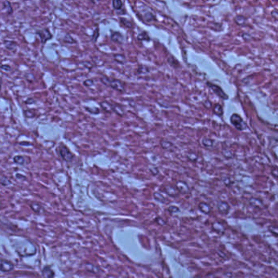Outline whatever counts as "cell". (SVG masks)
Listing matches in <instances>:
<instances>
[{
  "instance_id": "obj_1",
  "label": "cell",
  "mask_w": 278,
  "mask_h": 278,
  "mask_svg": "<svg viewBox=\"0 0 278 278\" xmlns=\"http://www.w3.org/2000/svg\"><path fill=\"white\" fill-rule=\"evenodd\" d=\"M100 81L103 84L111 88L112 89L115 90L117 92H121V93L126 92V84L121 80L114 79V78H108L106 76H104L100 78Z\"/></svg>"
},
{
  "instance_id": "obj_2",
  "label": "cell",
  "mask_w": 278,
  "mask_h": 278,
  "mask_svg": "<svg viewBox=\"0 0 278 278\" xmlns=\"http://www.w3.org/2000/svg\"><path fill=\"white\" fill-rule=\"evenodd\" d=\"M56 150L58 154L60 156V158L67 162H70L74 158V155L69 151V149L66 146H64L62 144L57 147Z\"/></svg>"
},
{
  "instance_id": "obj_3",
  "label": "cell",
  "mask_w": 278,
  "mask_h": 278,
  "mask_svg": "<svg viewBox=\"0 0 278 278\" xmlns=\"http://www.w3.org/2000/svg\"><path fill=\"white\" fill-rule=\"evenodd\" d=\"M230 122L232 124V126H233L236 129H237L238 131H243V130H245L246 127V123L243 121L242 118L238 114L234 113V114H232V115L231 116Z\"/></svg>"
},
{
  "instance_id": "obj_4",
  "label": "cell",
  "mask_w": 278,
  "mask_h": 278,
  "mask_svg": "<svg viewBox=\"0 0 278 278\" xmlns=\"http://www.w3.org/2000/svg\"><path fill=\"white\" fill-rule=\"evenodd\" d=\"M36 34H37V35L39 36V38L40 40H41L42 43H45L46 42H48V41H49L50 39H52V37H53L52 34H51L50 30L47 28L38 30Z\"/></svg>"
},
{
  "instance_id": "obj_5",
  "label": "cell",
  "mask_w": 278,
  "mask_h": 278,
  "mask_svg": "<svg viewBox=\"0 0 278 278\" xmlns=\"http://www.w3.org/2000/svg\"><path fill=\"white\" fill-rule=\"evenodd\" d=\"M207 86L211 88V90L214 92V93H215L216 95H218V97H220V98H222V99H227L228 98V95L224 93V92L223 91L222 88H220V87H218V86L215 85V84L211 83H207Z\"/></svg>"
},
{
  "instance_id": "obj_6",
  "label": "cell",
  "mask_w": 278,
  "mask_h": 278,
  "mask_svg": "<svg viewBox=\"0 0 278 278\" xmlns=\"http://www.w3.org/2000/svg\"><path fill=\"white\" fill-rule=\"evenodd\" d=\"M14 268V264L12 262L5 260L4 258L1 259V265H0V269L2 272H10Z\"/></svg>"
},
{
  "instance_id": "obj_7",
  "label": "cell",
  "mask_w": 278,
  "mask_h": 278,
  "mask_svg": "<svg viewBox=\"0 0 278 278\" xmlns=\"http://www.w3.org/2000/svg\"><path fill=\"white\" fill-rule=\"evenodd\" d=\"M217 210L218 211L219 213L223 214V215H226L228 213V211L230 210V207L229 205L225 202H223V201H219L218 202H217Z\"/></svg>"
},
{
  "instance_id": "obj_8",
  "label": "cell",
  "mask_w": 278,
  "mask_h": 278,
  "mask_svg": "<svg viewBox=\"0 0 278 278\" xmlns=\"http://www.w3.org/2000/svg\"><path fill=\"white\" fill-rule=\"evenodd\" d=\"M110 39L112 41L118 43H123L124 40L123 35L120 33V32H112L111 34H110Z\"/></svg>"
},
{
  "instance_id": "obj_9",
  "label": "cell",
  "mask_w": 278,
  "mask_h": 278,
  "mask_svg": "<svg viewBox=\"0 0 278 278\" xmlns=\"http://www.w3.org/2000/svg\"><path fill=\"white\" fill-rule=\"evenodd\" d=\"M176 188H177V189L179 190V193H189V188L188 186V184H187L185 182H183V181H178L177 183H176Z\"/></svg>"
},
{
  "instance_id": "obj_10",
  "label": "cell",
  "mask_w": 278,
  "mask_h": 278,
  "mask_svg": "<svg viewBox=\"0 0 278 278\" xmlns=\"http://www.w3.org/2000/svg\"><path fill=\"white\" fill-rule=\"evenodd\" d=\"M249 203L251 207L256 208V209H263V204L262 201L258 198H254V197L250 198L249 200Z\"/></svg>"
},
{
  "instance_id": "obj_11",
  "label": "cell",
  "mask_w": 278,
  "mask_h": 278,
  "mask_svg": "<svg viewBox=\"0 0 278 278\" xmlns=\"http://www.w3.org/2000/svg\"><path fill=\"white\" fill-rule=\"evenodd\" d=\"M4 44L5 48H7L8 51H11V52H15L16 48H17V44L16 42L12 41V40H4Z\"/></svg>"
},
{
  "instance_id": "obj_12",
  "label": "cell",
  "mask_w": 278,
  "mask_h": 278,
  "mask_svg": "<svg viewBox=\"0 0 278 278\" xmlns=\"http://www.w3.org/2000/svg\"><path fill=\"white\" fill-rule=\"evenodd\" d=\"M99 105H100V108L103 109V111L109 113H110L113 112V104L104 100V101L99 103Z\"/></svg>"
},
{
  "instance_id": "obj_13",
  "label": "cell",
  "mask_w": 278,
  "mask_h": 278,
  "mask_svg": "<svg viewBox=\"0 0 278 278\" xmlns=\"http://www.w3.org/2000/svg\"><path fill=\"white\" fill-rule=\"evenodd\" d=\"M165 191L167 194L170 195L171 197H176L177 195L179 194V190L177 189V188L175 187L171 186V185H168V186L165 187Z\"/></svg>"
},
{
  "instance_id": "obj_14",
  "label": "cell",
  "mask_w": 278,
  "mask_h": 278,
  "mask_svg": "<svg viewBox=\"0 0 278 278\" xmlns=\"http://www.w3.org/2000/svg\"><path fill=\"white\" fill-rule=\"evenodd\" d=\"M198 208L200 211H202L204 214H207L209 215L211 212V208L209 206V204H207L206 202H200L198 205Z\"/></svg>"
},
{
  "instance_id": "obj_15",
  "label": "cell",
  "mask_w": 278,
  "mask_h": 278,
  "mask_svg": "<svg viewBox=\"0 0 278 278\" xmlns=\"http://www.w3.org/2000/svg\"><path fill=\"white\" fill-rule=\"evenodd\" d=\"M212 228H213L216 232L219 233V234H223V233L225 232L224 226L221 223H219V222L213 223V224H212Z\"/></svg>"
},
{
  "instance_id": "obj_16",
  "label": "cell",
  "mask_w": 278,
  "mask_h": 278,
  "mask_svg": "<svg viewBox=\"0 0 278 278\" xmlns=\"http://www.w3.org/2000/svg\"><path fill=\"white\" fill-rule=\"evenodd\" d=\"M160 144H161V146H162L163 149L168 150V151L173 149V148H174L173 143H171V142L168 141V140H166V139H162L161 142H160Z\"/></svg>"
},
{
  "instance_id": "obj_17",
  "label": "cell",
  "mask_w": 278,
  "mask_h": 278,
  "mask_svg": "<svg viewBox=\"0 0 278 278\" xmlns=\"http://www.w3.org/2000/svg\"><path fill=\"white\" fill-rule=\"evenodd\" d=\"M113 112L115 113L117 115L120 116V117H123V116H124V114H125L124 109L119 104H113Z\"/></svg>"
},
{
  "instance_id": "obj_18",
  "label": "cell",
  "mask_w": 278,
  "mask_h": 278,
  "mask_svg": "<svg viewBox=\"0 0 278 278\" xmlns=\"http://www.w3.org/2000/svg\"><path fill=\"white\" fill-rule=\"evenodd\" d=\"M43 275L45 278H53L55 273L50 267L47 266L45 267L43 270Z\"/></svg>"
},
{
  "instance_id": "obj_19",
  "label": "cell",
  "mask_w": 278,
  "mask_h": 278,
  "mask_svg": "<svg viewBox=\"0 0 278 278\" xmlns=\"http://www.w3.org/2000/svg\"><path fill=\"white\" fill-rule=\"evenodd\" d=\"M214 140L211 139H209V138H207V137H204L202 139V144L203 146L205 148H211L214 146Z\"/></svg>"
},
{
  "instance_id": "obj_20",
  "label": "cell",
  "mask_w": 278,
  "mask_h": 278,
  "mask_svg": "<svg viewBox=\"0 0 278 278\" xmlns=\"http://www.w3.org/2000/svg\"><path fill=\"white\" fill-rule=\"evenodd\" d=\"M30 207H31L32 210L34 211L36 214H42V213L44 211L43 208V207L40 205L39 203H37V202L32 203Z\"/></svg>"
},
{
  "instance_id": "obj_21",
  "label": "cell",
  "mask_w": 278,
  "mask_h": 278,
  "mask_svg": "<svg viewBox=\"0 0 278 278\" xmlns=\"http://www.w3.org/2000/svg\"><path fill=\"white\" fill-rule=\"evenodd\" d=\"M2 4H3V9L6 11V12L8 13V15H12V13H13V8H12L10 2H8V1H4Z\"/></svg>"
},
{
  "instance_id": "obj_22",
  "label": "cell",
  "mask_w": 278,
  "mask_h": 278,
  "mask_svg": "<svg viewBox=\"0 0 278 278\" xmlns=\"http://www.w3.org/2000/svg\"><path fill=\"white\" fill-rule=\"evenodd\" d=\"M150 71V69L147 67V66H144V65H140L138 67V69H136L135 74H148Z\"/></svg>"
},
{
  "instance_id": "obj_23",
  "label": "cell",
  "mask_w": 278,
  "mask_h": 278,
  "mask_svg": "<svg viewBox=\"0 0 278 278\" xmlns=\"http://www.w3.org/2000/svg\"><path fill=\"white\" fill-rule=\"evenodd\" d=\"M113 59L115 61H117L118 63L120 64H124L127 62V59H126V56L123 55V54H115L113 56Z\"/></svg>"
},
{
  "instance_id": "obj_24",
  "label": "cell",
  "mask_w": 278,
  "mask_h": 278,
  "mask_svg": "<svg viewBox=\"0 0 278 278\" xmlns=\"http://www.w3.org/2000/svg\"><path fill=\"white\" fill-rule=\"evenodd\" d=\"M63 41L64 43H66L68 44H75L77 43V41H76L73 37H72L69 34H66L64 37Z\"/></svg>"
},
{
  "instance_id": "obj_25",
  "label": "cell",
  "mask_w": 278,
  "mask_h": 278,
  "mask_svg": "<svg viewBox=\"0 0 278 278\" xmlns=\"http://www.w3.org/2000/svg\"><path fill=\"white\" fill-rule=\"evenodd\" d=\"M222 181H223V183H224V184L228 187H231L232 184H233V183H234V181H233L232 178H231V177H229V176H227V175L226 176H223Z\"/></svg>"
},
{
  "instance_id": "obj_26",
  "label": "cell",
  "mask_w": 278,
  "mask_h": 278,
  "mask_svg": "<svg viewBox=\"0 0 278 278\" xmlns=\"http://www.w3.org/2000/svg\"><path fill=\"white\" fill-rule=\"evenodd\" d=\"M13 161H14V162L16 163V164H18V165H24L25 162V159L23 156H21V155H16L14 157V158H13Z\"/></svg>"
},
{
  "instance_id": "obj_27",
  "label": "cell",
  "mask_w": 278,
  "mask_h": 278,
  "mask_svg": "<svg viewBox=\"0 0 278 278\" xmlns=\"http://www.w3.org/2000/svg\"><path fill=\"white\" fill-rule=\"evenodd\" d=\"M113 8L115 9L116 11H118L121 8H123V3L120 0H113Z\"/></svg>"
},
{
  "instance_id": "obj_28",
  "label": "cell",
  "mask_w": 278,
  "mask_h": 278,
  "mask_svg": "<svg viewBox=\"0 0 278 278\" xmlns=\"http://www.w3.org/2000/svg\"><path fill=\"white\" fill-rule=\"evenodd\" d=\"M137 39H138V40H140V41H149L150 37L148 34L147 32H143V33L139 34V35L137 36Z\"/></svg>"
},
{
  "instance_id": "obj_29",
  "label": "cell",
  "mask_w": 278,
  "mask_h": 278,
  "mask_svg": "<svg viewBox=\"0 0 278 278\" xmlns=\"http://www.w3.org/2000/svg\"><path fill=\"white\" fill-rule=\"evenodd\" d=\"M24 115L27 118H32L36 115V113L33 109H26L24 111Z\"/></svg>"
},
{
  "instance_id": "obj_30",
  "label": "cell",
  "mask_w": 278,
  "mask_h": 278,
  "mask_svg": "<svg viewBox=\"0 0 278 278\" xmlns=\"http://www.w3.org/2000/svg\"><path fill=\"white\" fill-rule=\"evenodd\" d=\"M213 110H214V113H215V114H217L218 116H221L223 114V108L222 106L220 105V104H215V106H214V109H213Z\"/></svg>"
},
{
  "instance_id": "obj_31",
  "label": "cell",
  "mask_w": 278,
  "mask_h": 278,
  "mask_svg": "<svg viewBox=\"0 0 278 278\" xmlns=\"http://www.w3.org/2000/svg\"><path fill=\"white\" fill-rule=\"evenodd\" d=\"M144 20L148 21V22H150V21H153L155 20V16L151 13V12H147L144 15Z\"/></svg>"
},
{
  "instance_id": "obj_32",
  "label": "cell",
  "mask_w": 278,
  "mask_h": 278,
  "mask_svg": "<svg viewBox=\"0 0 278 278\" xmlns=\"http://www.w3.org/2000/svg\"><path fill=\"white\" fill-rule=\"evenodd\" d=\"M246 20V19L242 16H237L235 17V22L239 25H242L245 24Z\"/></svg>"
},
{
  "instance_id": "obj_33",
  "label": "cell",
  "mask_w": 278,
  "mask_h": 278,
  "mask_svg": "<svg viewBox=\"0 0 278 278\" xmlns=\"http://www.w3.org/2000/svg\"><path fill=\"white\" fill-rule=\"evenodd\" d=\"M168 62H169V64H171L172 67L178 68L179 66V62L175 60L173 56H171V57H169V58H168Z\"/></svg>"
},
{
  "instance_id": "obj_34",
  "label": "cell",
  "mask_w": 278,
  "mask_h": 278,
  "mask_svg": "<svg viewBox=\"0 0 278 278\" xmlns=\"http://www.w3.org/2000/svg\"><path fill=\"white\" fill-rule=\"evenodd\" d=\"M154 198L157 200V201H158L160 202H166V198L163 197V195H162L160 193H154Z\"/></svg>"
},
{
  "instance_id": "obj_35",
  "label": "cell",
  "mask_w": 278,
  "mask_h": 278,
  "mask_svg": "<svg viewBox=\"0 0 278 278\" xmlns=\"http://www.w3.org/2000/svg\"><path fill=\"white\" fill-rule=\"evenodd\" d=\"M85 109L87 110L88 112H89L90 113H92V114H99V113H100V110H99V109L98 108H89V107H86L85 108Z\"/></svg>"
},
{
  "instance_id": "obj_36",
  "label": "cell",
  "mask_w": 278,
  "mask_h": 278,
  "mask_svg": "<svg viewBox=\"0 0 278 278\" xmlns=\"http://www.w3.org/2000/svg\"><path fill=\"white\" fill-rule=\"evenodd\" d=\"M25 79L27 80L29 83H33V82L35 80V77H34V75L32 73H26V74H25Z\"/></svg>"
},
{
  "instance_id": "obj_37",
  "label": "cell",
  "mask_w": 278,
  "mask_h": 278,
  "mask_svg": "<svg viewBox=\"0 0 278 278\" xmlns=\"http://www.w3.org/2000/svg\"><path fill=\"white\" fill-rule=\"evenodd\" d=\"M223 155L224 158H232L234 157V153L231 151V150H228V149L223 150Z\"/></svg>"
},
{
  "instance_id": "obj_38",
  "label": "cell",
  "mask_w": 278,
  "mask_h": 278,
  "mask_svg": "<svg viewBox=\"0 0 278 278\" xmlns=\"http://www.w3.org/2000/svg\"><path fill=\"white\" fill-rule=\"evenodd\" d=\"M1 184L3 185V186H8L9 184H11V181L9 180L8 178L7 177H5V176H2L1 177Z\"/></svg>"
},
{
  "instance_id": "obj_39",
  "label": "cell",
  "mask_w": 278,
  "mask_h": 278,
  "mask_svg": "<svg viewBox=\"0 0 278 278\" xmlns=\"http://www.w3.org/2000/svg\"><path fill=\"white\" fill-rule=\"evenodd\" d=\"M120 22L124 26H126L127 28H131L132 27V24L131 23V21H129L127 19H124V18H121L120 19Z\"/></svg>"
},
{
  "instance_id": "obj_40",
  "label": "cell",
  "mask_w": 278,
  "mask_h": 278,
  "mask_svg": "<svg viewBox=\"0 0 278 278\" xmlns=\"http://www.w3.org/2000/svg\"><path fill=\"white\" fill-rule=\"evenodd\" d=\"M99 35V28H95V30L93 31V34L92 36V39L93 42H96V40L98 39V37Z\"/></svg>"
},
{
  "instance_id": "obj_41",
  "label": "cell",
  "mask_w": 278,
  "mask_h": 278,
  "mask_svg": "<svg viewBox=\"0 0 278 278\" xmlns=\"http://www.w3.org/2000/svg\"><path fill=\"white\" fill-rule=\"evenodd\" d=\"M187 158L191 162H196L197 159V156L195 153H189L187 154Z\"/></svg>"
},
{
  "instance_id": "obj_42",
  "label": "cell",
  "mask_w": 278,
  "mask_h": 278,
  "mask_svg": "<svg viewBox=\"0 0 278 278\" xmlns=\"http://www.w3.org/2000/svg\"><path fill=\"white\" fill-rule=\"evenodd\" d=\"M95 82L93 79H87L83 82V85L85 87H88V88H92V86L94 85Z\"/></svg>"
},
{
  "instance_id": "obj_43",
  "label": "cell",
  "mask_w": 278,
  "mask_h": 278,
  "mask_svg": "<svg viewBox=\"0 0 278 278\" xmlns=\"http://www.w3.org/2000/svg\"><path fill=\"white\" fill-rule=\"evenodd\" d=\"M268 230L270 231L272 234L278 236V226H273V225H272V226L268 228Z\"/></svg>"
},
{
  "instance_id": "obj_44",
  "label": "cell",
  "mask_w": 278,
  "mask_h": 278,
  "mask_svg": "<svg viewBox=\"0 0 278 278\" xmlns=\"http://www.w3.org/2000/svg\"><path fill=\"white\" fill-rule=\"evenodd\" d=\"M168 211L171 213V214H175V213H178L179 212V209L177 207H175V206H171L168 208Z\"/></svg>"
},
{
  "instance_id": "obj_45",
  "label": "cell",
  "mask_w": 278,
  "mask_h": 278,
  "mask_svg": "<svg viewBox=\"0 0 278 278\" xmlns=\"http://www.w3.org/2000/svg\"><path fill=\"white\" fill-rule=\"evenodd\" d=\"M1 69H2L3 71L6 72V73H8V72H10L12 70V67H11L10 65H8V64H3V65L1 66Z\"/></svg>"
},
{
  "instance_id": "obj_46",
  "label": "cell",
  "mask_w": 278,
  "mask_h": 278,
  "mask_svg": "<svg viewBox=\"0 0 278 278\" xmlns=\"http://www.w3.org/2000/svg\"><path fill=\"white\" fill-rule=\"evenodd\" d=\"M149 171H151L152 174H153V175H158V174L159 173L158 169L157 167H150V168H149Z\"/></svg>"
},
{
  "instance_id": "obj_47",
  "label": "cell",
  "mask_w": 278,
  "mask_h": 278,
  "mask_svg": "<svg viewBox=\"0 0 278 278\" xmlns=\"http://www.w3.org/2000/svg\"><path fill=\"white\" fill-rule=\"evenodd\" d=\"M35 102H36L35 99H34L33 98H31V97L28 98V99H27L26 100H25V103L27 104H34Z\"/></svg>"
},
{
  "instance_id": "obj_48",
  "label": "cell",
  "mask_w": 278,
  "mask_h": 278,
  "mask_svg": "<svg viewBox=\"0 0 278 278\" xmlns=\"http://www.w3.org/2000/svg\"><path fill=\"white\" fill-rule=\"evenodd\" d=\"M272 174L275 178H278V168H273L272 170Z\"/></svg>"
},
{
  "instance_id": "obj_49",
  "label": "cell",
  "mask_w": 278,
  "mask_h": 278,
  "mask_svg": "<svg viewBox=\"0 0 278 278\" xmlns=\"http://www.w3.org/2000/svg\"><path fill=\"white\" fill-rule=\"evenodd\" d=\"M272 16H273L274 18H276V19H277V20H278V11H277V10H274V11H272Z\"/></svg>"
},
{
  "instance_id": "obj_50",
  "label": "cell",
  "mask_w": 278,
  "mask_h": 278,
  "mask_svg": "<svg viewBox=\"0 0 278 278\" xmlns=\"http://www.w3.org/2000/svg\"><path fill=\"white\" fill-rule=\"evenodd\" d=\"M19 144L21 145V146H31L32 145V144L30 142H20Z\"/></svg>"
},
{
  "instance_id": "obj_51",
  "label": "cell",
  "mask_w": 278,
  "mask_h": 278,
  "mask_svg": "<svg viewBox=\"0 0 278 278\" xmlns=\"http://www.w3.org/2000/svg\"><path fill=\"white\" fill-rule=\"evenodd\" d=\"M156 221L158 223H160L161 225H164V224L166 223V222H165V221H162V220L161 219V218H158L156 219Z\"/></svg>"
},
{
  "instance_id": "obj_52",
  "label": "cell",
  "mask_w": 278,
  "mask_h": 278,
  "mask_svg": "<svg viewBox=\"0 0 278 278\" xmlns=\"http://www.w3.org/2000/svg\"><path fill=\"white\" fill-rule=\"evenodd\" d=\"M16 178H17V179H20V178H23V179H25V176H23L22 175H19V174H17V175H16Z\"/></svg>"
}]
</instances>
